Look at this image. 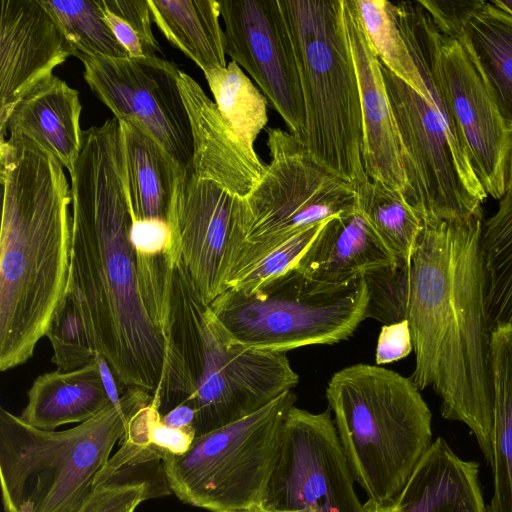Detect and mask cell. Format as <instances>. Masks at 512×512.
<instances>
[{"label": "cell", "instance_id": "f546056e", "mask_svg": "<svg viewBox=\"0 0 512 512\" xmlns=\"http://www.w3.org/2000/svg\"><path fill=\"white\" fill-rule=\"evenodd\" d=\"M204 75L222 116L244 145L256 153L255 140L268 122L267 98L234 61Z\"/></svg>", "mask_w": 512, "mask_h": 512}, {"label": "cell", "instance_id": "9a60e30c", "mask_svg": "<svg viewBox=\"0 0 512 512\" xmlns=\"http://www.w3.org/2000/svg\"><path fill=\"white\" fill-rule=\"evenodd\" d=\"M226 54L243 67L301 138L305 108L292 40L279 0H220Z\"/></svg>", "mask_w": 512, "mask_h": 512}, {"label": "cell", "instance_id": "e0dca14e", "mask_svg": "<svg viewBox=\"0 0 512 512\" xmlns=\"http://www.w3.org/2000/svg\"><path fill=\"white\" fill-rule=\"evenodd\" d=\"M74 50L42 0H2L0 129L16 103Z\"/></svg>", "mask_w": 512, "mask_h": 512}, {"label": "cell", "instance_id": "7c38bea8", "mask_svg": "<svg viewBox=\"0 0 512 512\" xmlns=\"http://www.w3.org/2000/svg\"><path fill=\"white\" fill-rule=\"evenodd\" d=\"M354 483L330 408L312 413L294 405L260 505L287 512H364Z\"/></svg>", "mask_w": 512, "mask_h": 512}, {"label": "cell", "instance_id": "603a6c76", "mask_svg": "<svg viewBox=\"0 0 512 512\" xmlns=\"http://www.w3.org/2000/svg\"><path fill=\"white\" fill-rule=\"evenodd\" d=\"M27 396L28 402L19 417L46 431H54L65 424L86 422L113 403L97 357L73 371L56 370L39 375Z\"/></svg>", "mask_w": 512, "mask_h": 512}, {"label": "cell", "instance_id": "ac0fdd59", "mask_svg": "<svg viewBox=\"0 0 512 512\" xmlns=\"http://www.w3.org/2000/svg\"><path fill=\"white\" fill-rule=\"evenodd\" d=\"M345 29L359 83L363 144L368 179L407 196L401 142L378 59L360 20L354 0H343Z\"/></svg>", "mask_w": 512, "mask_h": 512}, {"label": "cell", "instance_id": "d590c367", "mask_svg": "<svg viewBox=\"0 0 512 512\" xmlns=\"http://www.w3.org/2000/svg\"><path fill=\"white\" fill-rule=\"evenodd\" d=\"M170 493L150 480L118 471L95 485L85 512H134L142 501Z\"/></svg>", "mask_w": 512, "mask_h": 512}, {"label": "cell", "instance_id": "8d00e7d4", "mask_svg": "<svg viewBox=\"0 0 512 512\" xmlns=\"http://www.w3.org/2000/svg\"><path fill=\"white\" fill-rule=\"evenodd\" d=\"M325 222L303 229L285 240L250 267L230 288L250 292L264 282L293 268L313 242Z\"/></svg>", "mask_w": 512, "mask_h": 512}, {"label": "cell", "instance_id": "5bb4252c", "mask_svg": "<svg viewBox=\"0 0 512 512\" xmlns=\"http://www.w3.org/2000/svg\"><path fill=\"white\" fill-rule=\"evenodd\" d=\"M75 56L84 65L85 81L117 119L139 124L181 169H189L193 136L176 64L157 56Z\"/></svg>", "mask_w": 512, "mask_h": 512}, {"label": "cell", "instance_id": "f6af8a7d", "mask_svg": "<svg viewBox=\"0 0 512 512\" xmlns=\"http://www.w3.org/2000/svg\"><path fill=\"white\" fill-rule=\"evenodd\" d=\"M497 2L502 7H504L505 9H507L508 11H510L512 13V0H510V1L497 0Z\"/></svg>", "mask_w": 512, "mask_h": 512}, {"label": "cell", "instance_id": "277c9868", "mask_svg": "<svg viewBox=\"0 0 512 512\" xmlns=\"http://www.w3.org/2000/svg\"><path fill=\"white\" fill-rule=\"evenodd\" d=\"M392 3L420 73L411 86L381 63L401 142L406 198L424 224L469 219L483 211L488 196L473 172L447 101L442 32L419 0Z\"/></svg>", "mask_w": 512, "mask_h": 512}, {"label": "cell", "instance_id": "7a4b0ae2", "mask_svg": "<svg viewBox=\"0 0 512 512\" xmlns=\"http://www.w3.org/2000/svg\"><path fill=\"white\" fill-rule=\"evenodd\" d=\"M483 211L424 224L411 261L408 323L419 390L440 398L445 419L474 434L493 464L492 327L485 303Z\"/></svg>", "mask_w": 512, "mask_h": 512}, {"label": "cell", "instance_id": "9c48e42d", "mask_svg": "<svg viewBox=\"0 0 512 512\" xmlns=\"http://www.w3.org/2000/svg\"><path fill=\"white\" fill-rule=\"evenodd\" d=\"M296 399L286 391L252 414L196 437L186 453L167 454L162 461L171 492L211 512L260 504Z\"/></svg>", "mask_w": 512, "mask_h": 512}, {"label": "cell", "instance_id": "7bdbcfd3", "mask_svg": "<svg viewBox=\"0 0 512 512\" xmlns=\"http://www.w3.org/2000/svg\"><path fill=\"white\" fill-rule=\"evenodd\" d=\"M220 512H287V511H278V510H270L262 507L260 504L253 505L247 508L243 509H237V510H227V511H220Z\"/></svg>", "mask_w": 512, "mask_h": 512}, {"label": "cell", "instance_id": "44dd1931", "mask_svg": "<svg viewBox=\"0 0 512 512\" xmlns=\"http://www.w3.org/2000/svg\"><path fill=\"white\" fill-rule=\"evenodd\" d=\"M79 92L55 75L31 88L16 103L5 125V132L22 135L53 155L71 174L80 154L83 131Z\"/></svg>", "mask_w": 512, "mask_h": 512}, {"label": "cell", "instance_id": "6da1fadb", "mask_svg": "<svg viewBox=\"0 0 512 512\" xmlns=\"http://www.w3.org/2000/svg\"><path fill=\"white\" fill-rule=\"evenodd\" d=\"M70 176L68 288L84 313L97 354L119 385L153 395L163 380L168 345L147 306L130 240L133 216L117 118L83 131Z\"/></svg>", "mask_w": 512, "mask_h": 512}, {"label": "cell", "instance_id": "83f0119b", "mask_svg": "<svg viewBox=\"0 0 512 512\" xmlns=\"http://www.w3.org/2000/svg\"><path fill=\"white\" fill-rule=\"evenodd\" d=\"M356 208L397 260L411 265L424 223L405 195L368 179L356 187Z\"/></svg>", "mask_w": 512, "mask_h": 512}, {"label": "cell", "instance_id": "4316f807", "mask_svg": "<svg viewBox=\"0 0 512 512\" xmlns=\"http://www.w3.org/2000/svg\"><path fill=\"white\" fill-rule=\"evenodd\" d=\"M494 491L488 512H512V324L492 330Z\"/></svg>", "mask_w": 512, "mask_h": 512}, {"label": "cell", "instance_id": "1f68e13d", "mask_svg": "<svg viewBox=\"0 0 512 512\" xmlns=\"http://www.w3.org/2000/svg\"><path fill=\"white\" fill-rule=\"evenodd\" d=\"M366 35L380 62L407 83L417 75L415 60L399 29L393 3L354 0Z\"/></svg>", "mask_w": 512, "mask_h": 512}, {"label": "cell", "instance_id": "2e32d148", "mask_svg": "<svg viewBox=\"0 0 512 512\" xmlns=\"http://www.w3.org/2000/svg\"><path fill=\"white\" fill-rule=\"evenodd\" d=\"M440 62L447 101L473 172L487 196L500 200L506 193L512 132L458 39L442 33Z\"/></svg>", "mask_w": 512, "mask_h": 512}, {"label": "cell", "instance_id": "484cf974", "mask_svg": "<svg viewBox=\"0 0 512 512\" xmlns=\"http://www.w3.org/2000/svg\"><path fill=\"white\" fill-rule=\"evenodd\" d=\"M148 1L152 20L158 29L204 73L227 66L218 1Z\"/></svg>", "mask_w": 512, "mask_h": 512}, {"label": "cell", "instance_id": "ba28073f", "mask_svg": "<svg viewBox=\"0 0 512 512\" xmlns=\"http://www.w3.org/2000/svg\"><path fill=\"white\" fill-rule=\"evenodd\" d=\"M367 302L363 277L332 286L294 266L253 291L229 288L209 307L231 342L286 353L349 338L365 319Z\"/></svg>", "mask_w": 512, "mask_h": 512}, {"label": "cell", "instance_id": "d6a6232c", "mask_svg": "<svg viewBox=\"0 0 512 512\" xmlns=\"http://www.w3.org/2000/svg\"><path fill=\"white\" fill-rule=\"evenodd\" d=\"M46 336L51 342L52 362L58 371L69 372L82 368L97 357L84 313L68 286Z\"/></svg>", "mask_w": 512, "mask_h": 512}, {"label": "cell", "instance_id": "f35d334b", "mask_svg": "<svg viewBox=\"0 0 512 512\" xmlns=\"http://www.w3.org/2000/svg\"><path fill=\"white\" fill-rule=\"evenodd\" d=\"M412 351L413 342L408 320L382 326L376 347L377 365L398 361Z\"/></svg>", "mask_w": 512, "mask_h": 512}, {"label": "cell", "instance_id": "52a82bcc", "mask_svg": "<svg viewBox=\"0 0 512 512\" xmlns=\"http://www.w3.org/2000/svg\"><path fill=\"white\" fill-rule=\"evenodd\" d=\"M279 5L301 82L305 127L300 141L318 163L358 187L368 178L359 83L343 0H279Z\"/></svg>", "mask_w": 512, "mask_h": 512}, {"label": "cell", "instance_id": "f1b7e54d", "mask_svg": "<svg viewBox=\"0 0 512 512\" xmlns=\"http://www.w3.org/2000/svg\"><path fill=\"white\" fill-rule=\"evenodd\" d=\"M481 248L486 310L493 330L512 324V190L499 200L496 212L483 220Z\"/></svg>", "mask_w": 512, "mask_h": 512}, {"label": "cell", "instance_id": "ffe728a7", "mask_svg": "<svg viewBox=\"0 0 512 512\" xmlns=\"http://www.w3.org/2000/svg\"><path fill=\"white\" fill-rule=\"evenodd\" d=\"M397 262L356 208L328 219L295 267L317 282L345 286Z\"/></svg>", "mask_w": 512, "mask_h": 512}, {"label": "cell", "instance_id": "d6986e66", "mask_svg": "<svg viewBox=\"0 0 512 512\" xmlns=\"http://www.w3.org/2000/svg\"><path fill=\"white\" fill-rule=\"evenodd\" d=\"M178 82L193 136L189 169L200 178L246 197L267 164L244 145L216 103L191 76L180 70Z\"/></svg>", "mask_w": 512, "mask_h": 512}, {"label": "cell", "instance_id": "3957f363", "mask_svg": "<svg viewBox=\"0 0 512 512\" xmlns=\"http://www.w3.org/2000/svg\"><path fill=\"white\" fill-rule=\"evenodd\" d=\"M0 369L26 363L67 289L71 189L63 165L19 134L0 142Z\"/></svg>", "mask_w": 512, "mask_h": 512}, {"label": "cell", "instance_id": "ee69618b", "mask_svg": "<svg viewBox=\"0 0 512 512\" xmlns=\"http://www.w3.org/2000/svg\"><path fill=\"white\" fill-rule=\"evenodd\" d=\"M512 190V149L509 158L508 164V173H507V182H506V191Z\"/></svg>", "mask_w": 512, "mask_h": 512}, {"label": "cell", "instance_id": "4dcf8cb0", "mask_svg": "<svg viewBox=\"0 0 512 512\" xmlns=\"http://www.w3.org/2000/svg\"><path fill=\"white\" fill-rule=\"evenodd\" d=\"M76 53L126 58L129 53L105 19L100 0H42Z\"/></svg>", "mask_w": 512, "mask_h": 512}, {"label": "cell", "instance_id": "cb8c5ba5", "mask_svg": "<svg viewBox=\"0 0 512 512\" xmlns=\"http://www.w3.org/2000/svg\"><path fill=\"white\" fill-rule=\"evenodd\" d=\"M119 120V119H118ZM127 193L133 221L168 222L171 204L184 171L143 127L120 119Z\"/></svg>", "mask_w": 512, "mask_h": 512}, {"label": "cell", "instance_id": "836d02e7", "mask_svg": "<svg viewBox=\"0 0 512 512\" xmlns=\"http://www.w3.org/2000/svg\"><path fill=\"white\" fill-rule=\"evenodd\" d=\"M411 265L397 262L366 272L362 277L367 286L366 318L384 325L407 320Z\"/></svg>", "mask_w": 512, "mask_h": 512}, {"label": "cell", "instance_id": "4fadbf2b", "mask_svg": "<svg viewBox=\"0 0 512 512\" xmlns=\"http://www.w3.org/2000/svg\"><path fill=\"white\" fill-rule=\"evenodd\" d=\"M171 254L210 304L226 291L252 225L245 197L190 169L182 174L171 204Z\"/></svg>", "mask_w": 512, "mask_h": 512}, {"label": "cell", "instance_id": "b9f144b4", "mask_svg": "<svg viewBox=\"0 0 512 512\" xmlns=\"http://www.w3.org/2000/svg\"><path fill=\"white\" fill-rule=\"evenodd\" d=\"M364 512H396V509L393 502L389 504H379L368 499L367 502L364 503Z\"/></svg>", "mask_w": 512, "mask_h": 512}, {"label": "cell", "instance_id": "8992f818", "mask_svg": "<svg viewBox=\"0 0 512 512\" xmlns=\"http://www.w3.org/2000/svg\"><path fill=\"white\" fill-rule=\"evenodd\" d=\"M328 407L349 467L368 499L392 503L432 444V414L410 378L379 365L333 374Z\"/></svg>", "mask_w": 512, "mask_h": 512}, {"label": "cell", "instance_id": "30bf717a", "mask_svg": "<svg viewBox=\"0 0 512 512\" xmlns=\"http://www.w3.org/2000/svg\"><path fill=\"white\" fill-rule=\"evenodd\" d=\"M270 162L245 197L252 225L232 284L285 240L356 209V187L318 163L289 131H267Z\"/></svg>", "mask_w": 512, "mask_h": 512}, {"label": "cell", "instance_id": "60d3db41", "mask_svg": "<svg viewBox=\"0 0 512 512\" xmlns=\"http://www.w3.org/2000/svg\"><path fill=\"white\" fill-rule=\"evenodd\" d=\"M160 421L172 428L195 431L196 410L191 404L182 403L160 416Z\"/></svg>", "mask_w": 512, "mask_h": 512}, {"label": "cell", "instance_id": "74e56055", "mask_svg": "<svg viewBox=\"0 0 512 512\" xmlns=\"http://www.w3.org/2000/svg\"><path fill=\"white\" fill-rule=\"evenodd\" d=\"M130 240L140 256H160L172 249V231L168 222L159 219L135 220Z\"/></svg>", "mask_w": 512, "mask_h": 512}, {"label": "cell", "instance_id": "7402d4cb", "mask_svg": "<svg viewBox=\"0 0 512 512\" xmlns=\"http://www.w3.org/2000/svg\"><path fill=\"white\" fill-rule=\"evenodd\" d=\"M393 504L396 512H488L479 465L460 458L442 437L423 454Z\"/></svg>", "mask_w": 512, "mask_h": 512}, {"label": "cell", "instance_id": "e575fe53", "mask_svg": "<svg viewBox=\"0 0 512 512\" xmlns=\"http://www.w3.org/2000/svg\"><path fill=\"white\" fill-rule=\"evenodd\" d=\"M105 19L130 57H156L161 48L152 31L148 0H100Z\"/></svg>", "mask_w": 512, "mask_h": 512}, {"label": "cell", "instance_id": "5b68a950", "mask_svg": "<svg viewBox=\"0 0 512 512\" xmlns=\"http://www.w3.org/2000/svg\"><path fill=\"white\" fill-rule=\"evenodd\" d=\"M152 394L127 388L90 420L46 431L0 409V480L5 512H85L95 482L129 421Z\"/></svg>", "mask_w": 512, "mask_h": 512}, {"label": "cell", "instance_id": "ab89813d", "mask_svg": "<svg viewBox=\"0 0 512 512\" xmlns=\"http://www.w3.org/2000/svg\"><path fill=\"white\" fill-rule=\"evenodd\" d=\"M148 438L150 444L164 454L182 455L189 450L196 435L193 429L172 428L163 424L156 409L150 421Z\"/></svg>", "mask_w": 512, "mask_h": 512}, {"label": "cell", "instance_id": "8fae6325", "mask_svg": "<svg viewBox=\"0 0 512 512\" xmlns=\"http://www.w3.org/2000/svg\"><path fill=\"white\" fill-rule=\"evenodd\" d=\"M196 437L238 421L299 383L285 353L231 342L209 305L197 349L188 361Z\"/></svg>", "mask_w": 512, "mask_h": 512}, {"label": "cell", "instance_id": "d4e9b609", "mask_svg": "<svg viewBox=\"0 0 512 512\" xmlns=\"http://www.w3.org/2000/svg\"><path fill=\"white\" fill-rule=\"evenodd\" d=\"M453 38L466 48L512 132V13L497 0L480 1Z\"/></svg>", "mask_w": 512, "mask_h": 512}]
</instances>
